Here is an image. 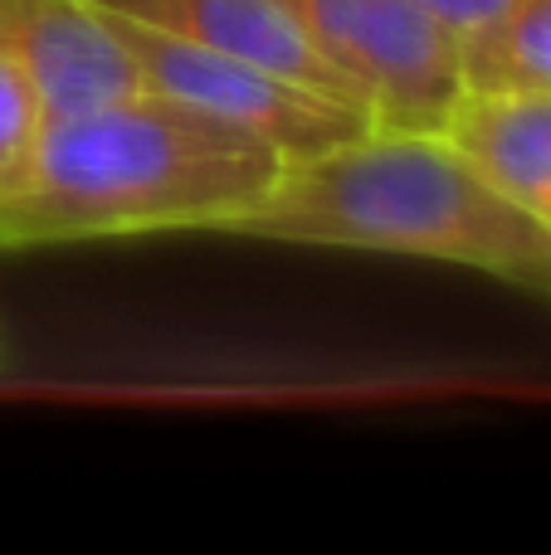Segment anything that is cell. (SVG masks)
I'll list each match as a JSON object with an SVG mask.
<instances>
[{"mask_svg":"<svg viewBox=\"0 0 551 555\" xmlns=\"http://www.w3.org/2000/svg\"><path fill=\"white\" fill-rule=\"evenodd\" d=\"M0 59L49 117L146 88L132 49L93 0H0Z\"/></svg>","mask_w":551,"mask_h":555,"instance_id":"cell-5","label":"cell"},{"mask_svg":"<svg viewBox=\"0 0 551 555\" xmlns=\"http://www.w3.org/2000/svg\"><path fill=\"white\" fill-rule=\"evenodd\" d=\"M445 137L551 234V93H464Z\"/></svg>","mask_w":551,"mask_h":555,"instance_id":"cell-7","label":"cell"},{"mask_svg":"<svg viewBox=\"0 0 551 555\" xmlns=\"http://www.w3.org/2000/svg\"><path fill=\"white\" fill-rule=\"evenodd\" d=\"M376 132H445L464 98L459 44L420 0H279Z\"/></svg>","mask_w":551,"mask_h":555,"instance_id":"cell-3","label":"cell"},{"mask_svg":"<svg viewBox=\"0 0 551 555\" xmlns=\"http://www.w3.org/2000/svg\"><path fill=\"white\" fill-rule=\"evenodd\" d=\"M289 162L269 137L156 88L44 117L25 176L0 195V249L230 230L269 201Z\"/></svg>","mask_w":551,"mask_h":555,"instance_id":"cell-1","label":"cell"},{"mask_svg":"<svg viewBox=\"0 0 551 555\" xmlns=\"http://www.w3.org/2000/svg\"><path fill=\"white\" fill-rule=\"evenodd\" d=\"M420 5L430 10V20H435L454 44H464V39H474L478 29H488L494 20H503L508 10L523 5V0H420Z\"/></svg>","mask_w":551,"mask_h":555,"instance_id":"cell-10","label":"cell"},{"mask_svg":"<svg viewBox=\"0 0 551 555\" xmlns=\"http://www.w3.org/2000/svg\"><path fill=\"white\" fill-rule=\"evenodd\" d=\"M44 117L49 113L39 107L35 88L0 59V195L25 176L39 132H44Z\"/></svg>","mask_w":551,"mask_h":555,"instance_id":"cell-9","label":"cell"},{"mask_svg":"<svg viewBox=\"0 0 551 555\" xmlns=\"http://www.w3.org/2000/svg\"><path fill=\"white\" fill-rule=\"evenodd\" d=\"M225 234L459 263L551 302V234L445 132L371 127L289 166L269 201Z\"/></svg>","mask_w":551,"mask_h":555,"instance_id":"cell-2","label":"cell"},{"mask_svg":"<svg viewBox=\"0 0 551 555\" xmlns=\"http://www.w3.org/2000/svg\"><path fill=\"white\" fill-rule=\"evenodd\" d=\"M464 93H551V0H523L459 44Z\"/></svg>","mask_w":551,"mask_h":555,"instance_id":"cell-8","label":"cell"},{"mask_svg":"<svg viewBox=\"0 0 551 555\" xmlns=\"http://www.w3.org/2000/svg\"><path fill=\"white\" fill-rule=\"evenodd\" d=\"M103 15L113 20L123 44L132 49L146 88L171 93V98H181V103L201 107V113H215L234 127H249V132L269 137L289 166L312 162V156L371 132L367 107L347 103V98L318 93V88H308V83L279 78L259 64L220 54V49L176 39V35H166V29L137 25V20H123V15H113V10H103Z\"/></svg>","mask_w":551,"mask_h":555,"instance_id":"cell-4","label":"cell"},{"mask_svg":"<svg viewBox=\"0 0 551 555\" xmlns=\"http://www.w3.org/2000/svg\"><path fill=\"white\" fill-rule=\"evenodd\" d=\"M10 365H15V346H10V332L0 322V371H10Z\"/></svg>","mask_w":551,"mask_h":555,"instance_id":"cell-11","label":"cell"},{"mask_svg":"<svg viewBox=\"0 0 551 555\" xmlns=\"http://www.w3.org/2000/svg\"><path fill=\"white\" fill-rule=\"evenodd\" d=\"M93 5L357 103V93L332 74V64L308 44V35L293 25V15L279 0H93Z\"/></svg>","mask_w":551,"mask_h":555,"instance_id":"cell-6","label":"cell"}]
</instances>
